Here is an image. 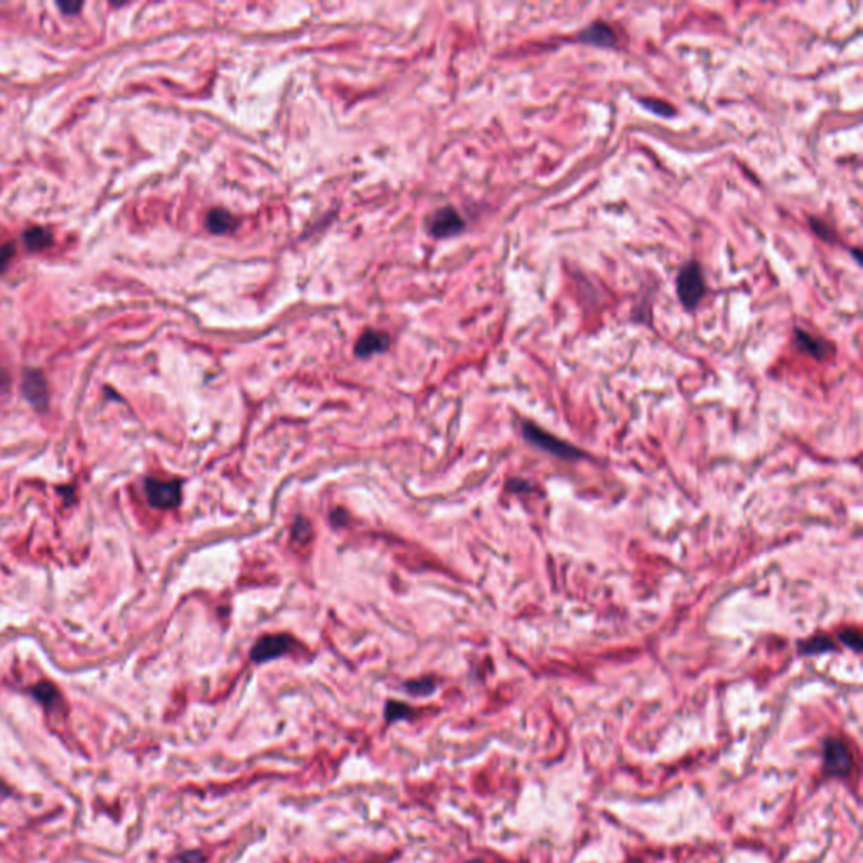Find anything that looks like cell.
<instances>
[{
    "label": "cell",
    "instance_id": "cell-8",
    "mask_svg": "<svg viewBox=\"0 0 863 863\" xmlns=\"http://www.w3.org/2000/svg\"><path fill=\"white\" fill-rule=\"evenodd\" d=\"M464 228H466V223L450 206L439 209L430 221V233L435 238H449V236L459 235L460 231H464Z\"/></svg>",
    "mask_w": 863,
    "mask_h": 863
},
{
    "label": "cell",
    "instance_id": "cell-3",
    "mask_svg": "<svg viewBox=\"0 0 863 863\" xmlns=\"http://www.w3.org/2000/svg\"><path fill=\"white\" fill-rule=\"evenodd\" d=\"M853 769V755L843 740L828 737L823 742V771L831 777H847Z\"/></svg>",
    "mask_w": 863,
    "mask_h": 863
},
{
    "label": "cell",
    "instance_id": "cell-18",
    "mask_svg": "<svg viewBox=\"0 0 863 863\" xmlns=\"http://www.w3.org/2000/svg\"><path fill=\"white\" fill-rule=\"evenodd\" d=\"M808 223H809V226H811V231L818 236V238L826 241V243H831V245L838 243V235L835 233L833 228L826 225V223L820 220V218L809 216Z\"/></svg>",
    "mask_w": 863,
    "mask_h": 863
},
{
    "label": "cell",
    "instance_id": "cell-7",
    "mask_svg": "<svg viewBox=\"0 0 863 863\" xmlns=\"http://www.w3.org/2000/svg\"><path fill=\"white\" fill-rule=\"evenodd\" d=\"M793 341L794 346L798 347L801 352H806L811 357H815L818 361L826 360V357L831 356L835 352L833 344L826 341V339L818 338L815 334L808 333V330H804L801 328H794L793 329Z\"/></svg>",
    "mask_w": 863,
    "mask_h": 863
},
{
    "label": "cell",
    "instance_id": "cell-12",
    "mask_svg": "<svg viewBox=\"0 0 863 863\" xmlns=\"http://www.w3.org/2000/svg\"><path fill=\"white\" fill-rule=\"evenodd\" d=\"M24 243L30 252H39L52 245V235L46 228H30L24 233Z\"/></svg>",
    "mask_w": 863,
    "mask_h": 863
},
{
    "label": "cell",
    "instance_id": "cell-14",
    "mask_svg": "<svg viewBox=\"0 0 863 863\" xmlns=\"http://www.w3.org/2000/svg\"><path fill=\"white\" fill-rule=\"evenodd\" d=\"M799 650H801L803 655H823L826 651H833L835 642L828 636H816L808 639V641H803L799 644Z\"/></svg>",
    "mask_w": 863,
    "mask_h": 863
},
{
    "label": "cell",
    "instance_id": "cell-13",
    "mask_svg": "<svg viewBox=\"0 0 863 863\" xmlns=\"http://www.w3.org/2000/svg\"><path fill=\"white\" fill-rule=\"evenodd\" d=\"M413 708H411L410 705L403 703V701H395V700H388L386 705H384V720H386L388 723H395V722H401V720H408L413 717Z\"/></svg>",
    "mask_w": 863,
    "mask_h": 863
},
{
    "label": "cell",
    "instance_id": "cell-6",
    "mask_svg": "<svg viewBox=\"0 0 863 863\" xmlns=\"http://www.w3.org/2000/svg\"><path fill=\"white\" fill-rule=\"evenodd\" d=\"M577 43L594 48H616L619 44V35L607 22H592L575 38Z\"/></svg>",
    "mask_w": 863,
    "mask_h": 863
},
{
    "label": "cell",
    "instance_id": "cell-10",
    "mask_svg": "<svg viewBox=\"0 0 863 863\" xmlns=\"http://www.w3.org/2000/svg\"><path fill=\"white\" fill-rule=\"evenodd\" d=\"M22 388H24V395L28 396V400L33 405L41 406L46 403V382H44L43 374L39 373V371H28V373L24 374V384H22Z\"/></svg>",
    "mask_w": 863,
    "mask_h": 863
},
{
    "label": "cell",
    "instance_id": "cell-17",
    "mask_svg": "<svg viewBox=\"0 0 863 863\" xmlns=\"http://www.w3.org/2000/svg\"><path fill=\"white\" fill-rule=\"evenodd\" d=\"M312 540V525L306 516H297L292 525V543L307 545Z\"/></svg>",
    "mask_w": 863,
    "mask_h": 863
},
{
    "label": "cell",
    "instance_id": "cell-2",
    "mask_svg": "<svg viewBox=\"0 0 863 863\" xmlns=\"http://www.w3.org/2000/svg\"><path fill=\"white\" fill-rule=\"evenodd\" d=\"M523 437H525V440L530 442V444L545 450V452L557 455V457L560 459H580L584 455L580 449H577V447L569 444V442L560 440L558 437L552 435V433L545 432L543 428L536 427L535 423L526 422L523 425Z\"/></svg>",
    "mask_w": 863,
    "mask_h": 863
},
{
    "label": "cell",
    "instance_id": "cell-22",
    "mask_svg": "<svg viewBox=\"0 0 863 863\" xmlns=\"http://www.w3.org/2000/svg\"><path fill=\"white\" fill-rule=\"evenodd\" d=\"M177 863H206V857L199 850H191V852L182 853V855L177 858Z\"/></svg>",
    "mask_w": 863,
    "mask_h": 863
},
{
    "label": "cell",
    "instance_id": "cell-24",
    "mask_svg": "<svg viewBox=\"0 0 863 863\" xmlns=\"http://www.w3.org/2000/svg\"><path fill=\"white\" fill-rule=\"evenodd\" d=\"M508 487H509V489L513 491V493H518V491H520V489H521V491H530V487H531V486H530V482H526V481H518V479H513V481L509 482V484H508Z\"/></svg>",
    "mask_w": 863,
    "mask_h": 863
},
{
    "label": "cell",
    "instance_id": "cell-4",
    "mask_svg": "<svg viewBox=\"0 0 863 863\" xmlns=\"http://www.w3.org/2000/svg\"><path fill=\"white\" fill-rule=\"evenodd\" d=\"M295 639L289 634H267L255 642L250 651V659L253 663H268L272 659L284 658L294 650Z\"/></svg>",
    "mask_w": 863,
    "mask_h": 863
},
{
    "label": "cell",
    "instance_id": "cell-25",
    "mask_svg": "<svg viewBox=\"0 0 863 863\" xmlns=\"http://www.w3.org/2000/svg\"><path fill=\"white\" fill-rule=\"evenodd\" d=\"M60 9H62V12H68V14H76V12L82 9V4L74 2V4H57Z\"/></svg>",
    "mask_w": 863,
    "mask_h": 863
},
{
    "label": "cell",
    "instance_id": "cell-15",
    "mask_svg": "<svg viewBox=\"0 0 863 863\" xmlns=\"http://www.w3.org/2000/svg\"><path fill=\"white\" fill-rule=\"evenodd\" d=\"M403 688L406 693H410V695L413 696H428L437 690V681L430 677L410 679V681L405 683Z\"/></svg>",
    "mask_w": 863,
    "mask_h": 863
},
{
    "label": "cell",
    "instance_id": "cell-21",
    "mask_svg": "<svg viewBox=\"0 0 863 863\" xmlns=\"http://www.w3.org/2000/svg\"><path fill=\"white\" fill-rule=\"evenodd\" d=\"M14 253H16V247L12 243H6L0 247V272L6 270V267L9 265V262L12 260Z\"/></svg>",
    "mask_w": 863,
    "mask_h": 863
},
{
    "label": "cell",
    "instance_id": "cell-1",
    "mask_svg": "<svg viewBox=\"0 0 863 863\" xmlns=\"http://www.w3.org/2000/svg\"><path fill=\"white\" fill-rule=\"evenodd\" d=\"M677 294L685 311L693 312L706 294V282L701 265L696 260L686 262L677 275Z\"/></svg>",
    "mask_w": 863,
    "mask_h": 863
},
{
    "label": "cell",
    "instance_id": "cell-11",
    "mask_svg": "<svg viewBox=\"0 0 863 863\" xmlns=\"http://www.w3.org/2000/svg\"><path fill=\"white\" fill-rule=\"evenodd\" d=\"M235 226H236L235 216L231 213H228L226 209H221V208L211 209V211L208 213V218H206V228H208L209 233H213V235L230 233Z\"/></svg>",
    "mask_w": 863,
    "mask_h": 863
},
{
    "label": "cell",
    "instance_id": "cell-19",
    "mask_svg": "<svg viewBox=\"0 0 863 863\" xmlns=\"http://www.w3.org/2000/svg\"><path fill=\"white\" fill-rule=\"evenodd\" d=\"M840 641H842L845 646L852 647L853 651H860L862 650V634L860 630L857 629H845L840 633Z\"/></svg>",
    "mask_w": 863,
    "mask_h": 863
},
{
    "label": "cell",
    "instance_id": "cell-16",
    "mask_svg": "<svg viewBox=\"0 0 863 863\" xmlns=\"http://www.w3.org/2000/svg\"><path fill=\"white\" fill-rule=\"evenodd\" d=\"M637 101L641 103V105L646 108L647 111H651V113L658 115V117L663 118H672L677 115V110L673 108L669 103H666L663 100H659V98H637Z\"/></svg>",
    "mask_w": 863,
    "mask_h": 863
},
{
    "label": "cell",
    "instance_id": "cell-23",
    "mask_svg": "<svg viewBox=\"0 0 863 863\" xmlns=\"http://www.w3.org/2000/svg\"><path fill=\"white\" fill-rule=\"evenodd\" d=\"M346 518H347V513L344 511L343 508H336V509H333V511H330V514H329V521L333 523L334 526H343V525H346Z\"/></svg>",
    "mask_w": 863,
    "mask_h": 863
},
{
    "label": "cell",
    "instance_id": "cell-20",
    "mask_svg": "<svg viewBox=\"0 0 863 863\" xmlns=\"http://www.w3.org/2000/svg\"><path fill=\"white\" fill-rule=\"evenodd\" d=\"M34 695H35V698L41 700L43 703H51V701H55L57 691H56V688L52 685H49V683H41V685H38L34 688Z\"/></svg>",
    "mask_w": 863,
    "mask_h": 863
},
{
    "label": "cell",
    "instance_id": "cell-5",
    "mask_svg": "<svg viewBox=\"0 0 863 863\" xmlns=\"http://www.w3.org/2000/svg\"><path fill=\"white\" fill-rule=\"evenodd\" d=\"M147 499L157 509H174L181 504V482L179 481H157L147 479L145 482Z\"/></svg>",
    "mask_w": 863,
    "mask_h": 863
},
{
    "label": "cell",
    "instance_id": "cell-9",
    "mask_svg": "<svg viewBox=\"0 0 863 863\" xmlns=\"http://www.w3.org/2000/svg\"><path fill=\"white\" fill-rule=\"evenodd\" d=\"M390 347V336L382 330L368 329L357 339L355 346V355L357 357H368L373 355H379Z\"/></svg>",
    "mask_w": 863,
    "mask_h": 863
}]
</instances>
